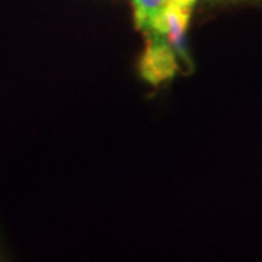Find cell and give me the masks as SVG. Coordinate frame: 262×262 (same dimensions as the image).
<instances>
[{"mask_svg": "<svg viewBox=\"0 0 262 262\" xmlns=\"http://www.w3.org/2000/svg\"><path fill=\"white\" fill-rule=\"evenodd\" d=\"M179 72L178 54L169 39L160 34H150L149 42L139 58V75L150 84L172 80Z\"/></svg>", "mask_w": 262, "mask_h": 262, "instance_id": "1", "label": "cell"}, {"mask_svg": "<svg viewBox=\"0 0 262 262\" xmlns=\"http://www.w3.org/2000/svg\"><path fill=\"white\" fill-rule=\"evenodd\" d=\"M169 0H133L136 27L150 34H160L162 15Z\"/></svg>", "mask_w": 262, "mask_h": 262, "instance_id": "2", "label": "cell"}, {"mask_svg": "<svg viewBox=\"0 0 262 262\" xmlns=\"http://www.w3.org/2000/svg\"><path fill=\"white\" fill-rule=\"evenodd\" d=\"M211 5H225V3H244V2H252V0H207Z\"/></svg>", "mask_w": 262, "mask_h": 262, "instance_id": "3", "label": "cell"}, {"mask_svg": "<svg viewBox=\"0 0 262 262\" xmlns=\"http://www.w3.org/2000/svg\"><path fill=\"white\" fill-rule=\"evenodd\" d=\"M175 2H178V3H187V5H189V3H195L196 0H175Z\"/></svg>", "mask_w": 262, "mask_h": 262, "instance_id": "4", "label": "cell"}]
</instances>
